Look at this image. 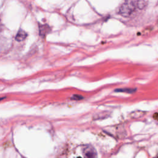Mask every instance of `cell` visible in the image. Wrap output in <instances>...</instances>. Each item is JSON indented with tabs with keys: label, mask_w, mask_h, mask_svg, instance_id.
<instances>
[{
	"label": "cell",
	"mask_w": 158,
	"mask_h": 158,
	"mask_svg": "<svg viewBox=\"0 0 158 158\" xmlns=\"http://www.w3.org/2000/svg\"><path fill=\"white\" fill-rule=\"evenodd\" d=\"M146 5L144 1H127L122 3L119 9L118 13L123 17H130L138 9H143Z\"/></svg>",
	"instance_id": "1"
},
{
	"label": "cell",
	"mask_w": 158,
	"mask_h": 158,
	"mask_svg": "<svg viewBox=\"0 0 158 158\" xmlns=\"http://www.w3.org/2000/svg\"><path fill=\"white\" fill-rule=\"evenodd\" d=\"M83 98L82 96L81 95H79V94H73L72 97H71V99L72 100H77V101H78V100H81Z\"/></svg>",
	"instance_id": "5"
},
{
	"label": "cell",
	"mask_w": 158,
	"mask_h": 158,
	"mask_svg": "<svg viewBox=\"0 0 158 158\" xmlns=\"http://www.w3.org/2000/svg\"><path fill=\"white\" fill-rule=\"evenodd\" d=\"M4 98H0V101H1V100H2V99H4Z\"/></svg>",
	"instance_id": "6"
},
{
	"label": "cell",
	"mask_w": 158,
	"mask_h": 158,
	"mask_svg": "<svg viewBox=\"0 0 158 158\" xmlns=\"http://www.w3.org/2000/svg\"><path fill=\"white\" fill-rule=\"evenodd\" d=\"M82 150L84 158H97L96 151L92 146L85 145Z\"/></svg>",
	"instance_id": "2"
},
{
	"label": "cell",
	"mask_w": 158,
	"mask_h": 158,
	"mask_svg": "<svg viewBox=\"0 0 158 158\" xmlns=\"http://www.w3.org/2000/svg\"><path fill=\"white\" fill-rule=\"evenodd\" d=\"M136 91V88H117L115 89L116 92H123L127 93H133Z\"/></svg>",
	"instance_id": "4"
},
{
	"label": "cell",
	"mask_w": 158,
	"mask_h": 158,
	"mask_svg": "<svg viewBox=\"0 0 158 158\" xmlns=\"http://www.w3.org/2000/svg\"><path fill=\"white\" fill-rule=\"evenodd\" d=\"M27 33L22 30H20L17 33V35L15 36V40L18 41H21L24 40L27 38Z\"/></svg>",
	"instance_id": "3"
}]
</instances>
